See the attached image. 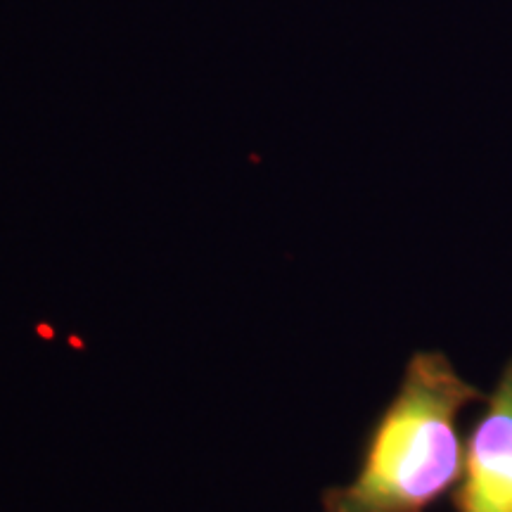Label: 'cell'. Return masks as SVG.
Masks as SVG:
<instances>
[{"label":"cell","mask_w":512,"mask_h":512,"mask_svg":"<svg viewBox=\"0 0 512 512\" xmlns=\"http://www.w3.org/2000/svg\"><path fill=\"white\" fill-rule=\"evenodd\" d=\"M484 392L441 351H415L399 389L363 441L351 482L330 486L320 512H427L463 477L458 418Z\"/></svg>","instance_id":"1"},{"label":"cell","mask_w":512,"mask_h":512,"mask_svg":"<svg viewBox=\"0 0 512 512\" xmlns=\"http://www.w3.org/2000/svg\"><path fill=\"white\" fill-rule=\"evenodd\" d=\"M451 501L456 512H512V361L465 441L463 477Z\"/></svg>","instance_id":"2"}]
</instances>
